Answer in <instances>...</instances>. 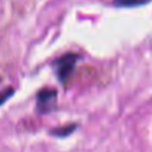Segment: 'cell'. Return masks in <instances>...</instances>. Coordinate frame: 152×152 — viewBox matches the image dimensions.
Masks as SVG:
<instances>
[{"instance_id": "cell-2", "label": "cell", "mask_w": 152, "mask_h": 152, "mask_svg": "<svg viewBox=\"0 0 152 152\" xmlns=\"http://www.w3.org/2000/svg\"><path fill=\"white\" fill-rule=\"evenodd\" d=\"M56 96H57V93L53 89H43V90H40L37 95L39 107L40 108H48L51 103L55 102Z\"/></svg>"}, {"instance_id": "cell-4", "label": "cell", "mask_w": 152, "mask_h": 152, "mask_svg": "<svg viewBox=\"0 0 152 152\" xmlns=\"http://www.w3.org/2000/svg\"><path fill=\"white\" fill-rule=\"evenodd\" d=\"M75 125H70V126H66V127H62V128H57L55 131H52L51 133L55 134V135H58V137H65L68 134H70L74 129H75Z\"/></svg>"}, {"instance_id": "cell-3", "label": "cell", "mask_w": 152, "mask_h": 152, "mask_svg": "<svg viewBox=\"0 0 152 152\" xmlns=\"http://www.w3.org/2000/svg\"><path fill=\"white\" fill-rule=\"evenodd\" d=\"M151 0H113L115 6L119 7H133V6H140L150 2Z\"/></svg>"}, {"instance_id": "cell-1", "label": "cell", "mask_w": 152, "mask_h": 152, "mask_svg": "<svg viewBox=\"0 0 152 152\" xmlns=\"http://www.w3.org/2000/svg\"><path fill=\"white\" fill-rule=\"evenodd\" d=\"M76 61H77V56L75 53L69 52V53H65L62 57L57 58L53 62V69H55L56 75L58 76L61 82H64L69 77V75L72 72Z\"/></svg>"}]
</instances>
